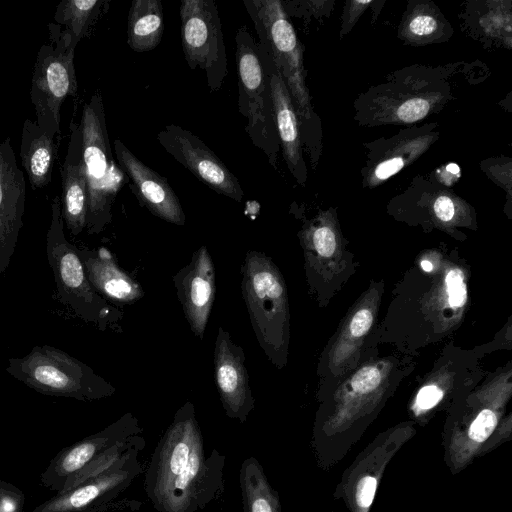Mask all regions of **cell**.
I'll use <instances>...</instances> for the list:
<instances>
[{
	"label": "cell",
	"mask_w": 512,
	"mask_h": 512,
	"mask_svg": "<svg viewBox=\"0 0 512 512\" xmlns=\"http://www.w3.org/2000/svg\"><path fill=\"white\" fill-rule=\"evenodd\" d=\"M226 457L216 448L206 454L194 405L175 413L145 470L144 490L157 512H199L224 492Z\"/></svg>",
	"instance_id": "1"
},
{
	"label": "cell",
	"mask_w": 512,
	"mask_h": 512,
	"mask_svg": "<svg viewBox=\"0 0 512 512\" xmlns=\"http://www.w3.org/2000/svg\"><path fill=\"white\" fill-rule=\"evenodd\" d=\"M79 125L88 187L86 230L90 235L99 234L112 221V206L118 193L129 184L112 154L100 90L84 105Z\"/></svg>",
	"instance_id": "2"
},
{
	"label": "cell",
	"mask_w": 512,
	"mask_h": 512,
	"mask_svg": "<svg viewBox=\"0 0 512 512\" xmlns=\"http://www.w3.org/2000/svg\"><path fill=\"white\" fill-rule=\"evenodd\" d=\"M46 253L59 301L101 331L116 329L124 312L105 300L89 282L78 250L66 238L59 196L51 203Z\"/></svg>",
	"instance_id": "3"
},
{
	"label": "cell",
	"mask_w": 512,
	"mask_h": 512,
	"mask_svg": "<svg viewBox=\"0 0 512 512\" xmlns=\"http://www.w3.org/2000/svg\"><path fill=\"white\" fill-rule=\"evenodd\" d=\"M6 371L38 393L93 401L112 396L116 389L87 364L63 350L35 346L25 356L9 358Z\"/></svg>",
	"instance_id": "4"
},
{
	"label": "cell",
	"mask_w": 512,
	"mask_h": 512,
	"mask_svg": "<svg viewBox=\"0 0 512 512\" xmlns=\"http://www.w3.org/2000/svg\"><path fill=\"white\" fill-rule=\"evenodd\" d=\"M241 291L251 326L268 359L280 366L287 318L285 286L271 258L249 250L241 266Z\"/></svg>",
	"instance_id": "5"
},
{
	"label": "cell",
	"mask_w": 512,
	"mask_h": 512,
	"mask_svg": "<svg viewBox=\"0 0 512 512\" xmlns=\"http://www.w3.org/2000/svg\"><path fill=\"white\" fill-rule=\"evenodd\" d=\"M238 109L246 118L245 131L252 144L277 168L280 143L275 126L269 74L258 43L242 25L235 36Z\"/></svg>",
	"instance_id": "6"
},
{
	"label": "cell",
	"mask_w": 512,
	"mask_h": 512,
	"mask_svg": "<svg viewBox=\"0 0 512 512\" xmlns=\"http://www.w3.org/2000/svg\"><path fill=\"white\" fill-rule=\"evenodd\" d=\"M254 24L259 44L281 74L291 95L300 122L312 118L305 84L302 47L280 0H244Z\"/></svg>",
	"instance_id": "7"
},
{
	"label": "cell",
	"mask_w": 512,
	"mask_h": 512,
	"mask_svg": "<svg viewBox=\"0 0 512 512\" xmlns=\"http://www.w3.org/2000/svg\"><path fill=\"white\" fill-rule=\"evenodd\" d=\"M77 43L56 23L48 25V41L36 56L30 98L36 122L44 130L60 134V108L68 96L77 93L74 55Z\"/></svg>",
	"instance_id": "8"
},
{
	"label": "cell",
	"mask_w": 512,
	"mask_h": 512,
	"mask_svg": "<svg viewBox=\"0 0 512 512\" xmlns=\"http://www.w3.org/2000/svg\"><path fill=\"white\" fill-rule=\"evenodd\" d=\"M180 38L187 65L205 73L212 92L222 88L228 74V61L222 23L215 1L182 0Z\"/></svg>",
	"instance_id": "9"
},
{
	"label": "cell",
	"mask_w": 512,
	"mask_h": 512,
	"mask_svg": "<svg viewBox=\"0 0 512 512\" xmlns=\"http://www.w3.org/2000/svg\"><path fill=\"white\" fill-rule=\"evenodd\" d=\"M414 434L406 424L377 435L343 471L333 498L341 501L347 512H371L387 466Z\"/></svg>",
	"instance_id": "10"
},
{
	"label": "cell",
	"mask_w": 512,
	"mask_h": 512,
	"mask_svg": "<svg viewBox=\"0 0 512 512\" xmlns=\"http://www.w3.org/2000/svg\"><path fill=\"white\" fill-rule=\"evenodd\" d=\"M145 445L143 439L110 469L67 491L56 493L32 512H105L119 504L131 508L137 502H116V499L144 472L140 453Z\"/></svg>",
	"instance_id": "11"
},
{
	"label": "cell",
	"mask_w": 512,
	"mask_h": 512,
	"mask_svg": "<svg viewBox=\"0 0 512 512\" xmlns=\"http://www.w3.org/2000/svg\"><path fill=\"white\" fill-rule=\"evenodd\" d=\"M156 140L210 189L237 202L243 200L244 191L237 177L197 135L179 125L169 124L158 132Z\"/></svg>",
	"instance_id": "12"
},
{
	"label": "cell",
	"mask_w": 512,
	"mask_h": 512,
	"mask_svg": "<svg viewBox=\"0 0 512 512\" xmlns=\"http://www.w3.org/2000/svg\"><path fill=\"white\" fill-rule=\"evenodd\" d=\"M142 433L139 420L128 412L103 430L61 449L40 475V484L50 491L61 492L66 480L97 456Z\"/></svg>",
	"instance_id": "13"
},
{
	"label": "cell",
	"mask_w": 512,
	"mask_h": 512,
	"mask_svg": "<svg viewBox=\"0 0 512 512\" xmlns=\"http://www.w3.org/2000/svg\"><path fill=\"white\" fill-rule=\"evenodd\" d=\"M213 363L215 383L226 416L245 423L255 407L245 353L222 326L218 327Z\"/></svg>",
	"instance_id": "14"
},
{
	"label": "cell",
	"mask_w": 512,
	"mask_h": 512,
	"mask_svg": "<svg viewBox=\"0 0 512 512\" xmlns=\"http://www.w3.org/2000/svg\"><path fill=\"white\" fill-rule=\"evenodd\" d=\"M172 281L191 331L203 340L215 298V267L206 245L192 254Z\"/></svg>",
	"instance_id": "15"
},
{
	"label": "cell",
	"mask_w": 512,
	"mask_h": 512,
	"mask_svg": "<svg viewBox=\"0 0 512 512\" xmlns=\"http://www.w3.org/2000/svg\"><path fill=\"white\" fill-rule=\"evenodd\" d=\"M114 150L118 165L129 179V186L138 202L154 216L183 226L186 217L179 198L166 178L145 165L125 144L116 139Z\"/></svg>",
	"instance_id": "16"
},
{
	"label": "cell",
	"mask_w": 512,
	"mask_h": 512,
	"mask_svg": "<svg viewBox=\"0 0 512 512\" xmlns=\"http://www.w3.org/2000/svg\"><path fill=\"white\" fill-rule=\"evenodd\" d=\"M26 183L10 137L0 143V276L15 252L25 212Z\"/></svg>",
	"instance_id": "17"
},
{
	"label": "cell",
	"mask_w": 512,
	"mask_h": 512,
	"mask_svg": "<svg viewBox=\"0 0 512 512\" xmlns=\"http://www.w3.org/2000/svg\"><path fill=\"white\" fill-rule=\"evenodd\" d=\"M269 74L275 126L283 157L297 182L304 185L306 167L302 157L298 116L289 90L265 49L258 43Z\"/></svg>",
	"instance_id": "18"
},
{
	"label": "cell",
	"mask_w": 512,
	"mask_h": 512,
	"mask_svg": "<svg viewBox=\"0 0 512 512\" xmlns=\"http://www.w3.org/2000/svg\"><path fill=\"white\" fill-rule=\"evenodd\" d=\"M61 216L68 232L78 236L86 228L88 187L82 156L80 125L70 124V141L61 168Z\"/></svg>",
	"instance_id": "19"
},
{
	"label": "cell",
	"mask_w": 512,
	"mask_h": 512,
	"mask_svg": "<svg viewBox=\"0 0 512 512\" xmlns=\"http://www.w3.org/2000/svg\"><path fill=\"white\" fill-rule=\"evenodd\" d=\"M78 254L89 282L108 302L132 304L144 296L142 286L118 265L108 249H81Z\"/></svg>",
	"instance_id": "20"
},
{
	"label": "cell",
	"mask_w": 512,
	"mask_h": 512,
	"mask_svg": "<svg viewBox=\"0 0 512 512\" xmlns=\"http://www.w3.org/2000/svg\"><path fill=\"white\" fill-rule=\"evenodd\" d=\"M56 137L42 129L36 120L24 121L20 157L33 189L43 188L51 182L52 168L58 150Z\"/></svg>",
	"instance_id": "21"
},
{
	"label": "cell",
	"mask_w": 512,
	"mask_h": 512,
	"mask_svg": "<svg viewBox=\"0 0 512 512\" xmlns=\"http://www.w3.org/2000/svg\"><path fill=\"white\" fill-rule=\"evenodd\" d=\"M164 33V12L160 0H134L128 12L127 43L135 52L155 49Z\"/></svg>",
	"instance_id": "22"
},
{
	"label": "cell",
	"mask_w": 512,
	"mask_h": 512,
	"mask_svg": "<svg viewBox=\"0 0 512 512\" xmlns=\"http://www.w3.org/2000/svg\"><path fill=\"white\" fill-rule=\"evenodd\" d=\"M239 483L244 512H281L279 493L270 484L260 462L253 456L240 467Z\"/></svg>",
	"instance_id": "23"
},
{
	"label": "cell",
	"mask_w": 512,
	"mask_h": 512,
	"mask_svg": "<svg viewBox=\"0 0 512 512\" xmlns=\"http://www.w3.org/2000/svg\"><path fill=\"white\" fill-rule=\"evenodd\" d=\"M106 3L103 0H62L57 5L54 19L78 44L88 34Z\"/></svg>",
	"instance_id": "24"
},
{
	"label": "cell",
	"mask_w": 512,
	"mask_h": 512,
	"mask_svg": "<svg viewBox=\"0 0 512 512\" xmlns=\"http://www.w3.org/2000/svg\"><path fill=\"white\" fill-rule=\"evenodd\" d=\"M25 494L17 486L0 480V512H24Z\"/></svg>",
	"instance_id": "25"
},
{
	"label": "cell",
	"mask_w": 512,
	"mask_h": 512,
	"mask_svg": "<svg viewBox=\"0 0 512 512\" xmlns=\"http://www.w3.org/2000/svg\"><path fill=\"white\" fill-rule=\"evenodd\" d=\"M446 284L449 305L453 308L463 306L466 301L467 292L462 272L458 269L450 270L446 276Z\"/></svg>",
	"instance_id": "26"
},
{
	"label": "cell",
	"mask_w": 512,
	"mask_h": 512,
	"mask_svg": "<svg viewBox=\"0 0 512 512\" xmlns=\"http://www.w3.org/2000/svg\"><path fill=\"white\" fill-rule=\"evenodd\" d=\"M381 382V375L375 367H364L352 378L351 386L355 393L367 394L375 390Z\"/></svg>",
	"instance_id": "27"
},
{
	"label": "cell",
	"mask_w": 512,
	"mask_h": 512,
	"mask_svg": "<svg viewBox=\"0 0 512 512\" xmlns=\"http://www.w3.org/2000/svg\"><path fill=\"white\" fill-rule=\"evenodd\" d=\"M443 398V392L435 385H427L421 388L414 403V414L417 417L435 408Z\"/></svg>",
	"instance_id": "28"
},
{
	"label": "cell",
	"mask_w": 512,
	"mask_h": 512,
	"mask_svg": "<svg viewBox=\"0 0 512 512\" xmlns=\"http://www.w3.org/2000/svg\"><path fill=\"white\" fill-rule=\"evenodd\" d=\"M430 110V104L422 98L404 102L396 111V116L403 122H415L423 119Z\"/></svg>",
	"instance_id": "29"
},
{
	"label": "cell",
	"mask_w": 512,
	"mask_h": 512,
	"mask_svg": "<svg viewBox=\"0 0 512 512\" xmlns=\"http://www.w3.org/2000/svg\"><path fill=\"white\" fill-rule=\"evenodd\" d=\"M313 243L316 251L323 257H330L335 251L336 240L333 231L326 226L317 228L313 233Z\"/></svg>",
	"instance_id": "30"
},
{
	"label": "cell",
	"mask_w": 512,
	"mask_h": 512,
	"mask_svg": "<svg viewBox=\"0 0 512 512\" xmlns=\"http://www.w3.org/2000/svg\"><path fill=\"white\" fill-rule=\"evenodd\" d=\"M437 20L428 14L414 16L408 24L409 33L415 37H426L436 31Z\"/></svg>",
	"instance_id": "31"
},
{
	"label": "cell",
	"mask_w": 512,
	"mask_h": 512,
	"mask_svg": "<svg viewBox=\"0 0 512 512\" xmlns=\"http://www.w3.org/2000/svg\"><path fill=\"white\" fill-rule=\"evenodd\" d=\"M373 321L372 313L368 309L359 310L350 323V332L354 337H361L371 327Z\"/></svg>",
	"instance_id": "32"
},
{
	"label": "cell",
	"mask_w": 512,
	"mask_h": 512,
	"mask_svg": "<svg viewBox=\"0 0 512 512\" xmlns=\"http://www.w3.org/2000/svg\"><path fill=\"white\" fill-rule=\"evenodd\" d=\"M434 212L441 221L448 222L455 213L454 202L448 196H439L434 202Z\"/></svg>",
	"instance_id": "33"
},
{
	"label": "cell",
	"mask_w": 512,
	"mask_h": 512,
	"mask_svg": "<svg viewBox=\"0 0 512 512\" xmlns=\"http://www.w3.org/2000/svg\"><path fill=\"white\" fill-rule=\"evenodd\" d=\"M421 267H422V269H423L424 271H426V272H430V271H432V269H433V265H432V263H431V262H429V261H427V260H423V261L421 262Z\"/></svg>",
	"instance_id": "34"
},
{
	"label": "cell",
	"mask_w": 512,
	"mask_h": 512,
	"mask_svg": "<svg viewBox=\"0 0 512 512\" xmlns=\"http://www.w3.org/2000/svg\"><path fill=\"white\" fill-rule=\"evenodd\" d=\"M332 512H334V511H332Z\"/></svg>",
	"instance_id": "35"
}]
</instances>
